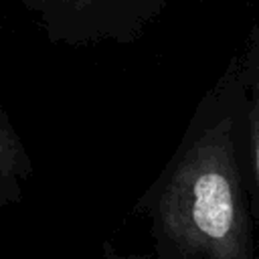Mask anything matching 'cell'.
I'll list each match as a JSON object with an SVG mask.
<instances>
[{
	"mask_svg": "<svg viewBox=\"0 0 259 259\" xmlns=\"http://www.w3.org/2000/svg\"><path fill=\"white\" fill-rule=\"evenodd\" d=\"M241 77L245 87V125H247V154L255 206L259 214V18L253 22L247 42L239 53Z\"/></svg>",
	"mask_w": 259,
	"mask_h": 259,
	"instance_id": "cell-3",
	"label": "cell"
},
{
	"mask_svg": "<svg viewBox=\"0 0 259 259\" xmlns=\"http://www.w3.org/2000/svg\"><path fill=\"white\" fill-rule=\"evenodd\" d=\"M53 45H134L172 0H18Z\"/></svg>",
	"mask_w": 259,
	"mask_h": 259,
	"instance_id": "cell-2",
	"label": "cell"
},
{
	"mask_svg": "<svg viewBox=\"0 0 259 259\" xmlns=\"http://www.w3.org/2000/svg\"><path fill=\"white\" fill-rule=\"evenodd\" d=\"M32 176V160L26 144L0 103V206L22 200Z\"/></svg>",
	"mask_w": 259,
	"mask_h": 259,
	"instance_id": "cell-4",
	"label": "cell"
},
{
	"mask_svg": "<svg viewBox=\"0 0 259 259\" xmlns=\"http://www.w3.org/2000/svg\"><path fill=\"white\" fill-rule=\"evenodd\" d=\"M134 212L148 221L158 259H259L239 53L200 97Z\"/></svg>",
	"mask_w": 259,
	"mask_h": 259,
	"instance_id": "cell-1",
	"label": "cell"
}]
</instances>
